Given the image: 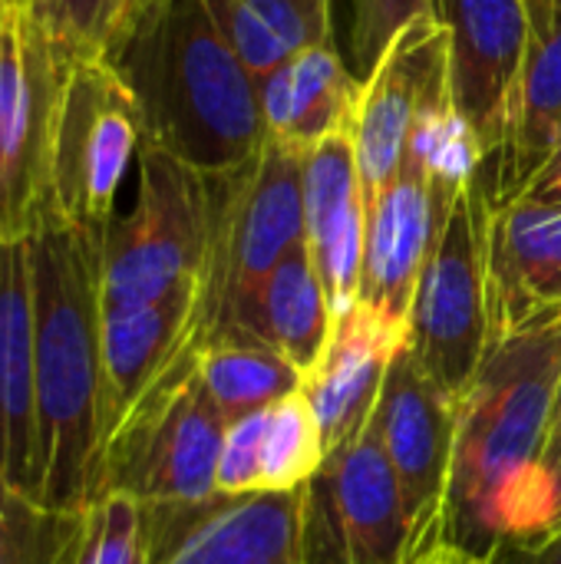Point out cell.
<instances>
[{"label": "cell", "instance_id": "obj_1", "mask_svg": "<svg viewBox=\"0 0 561 564\" xmlns=\"http://www.w3.org/2000/svg\"><path fill=\"white\" fill-rule=\"evenodd\" d=\"M561 383V314L496 337L456 400L446 542L493 558L552 532L546 453Z\"/></svg>", "mask_w": 561, "mask_h": 564}, {"label": "cell", "instance_id": "obj_2", "mask_svg": "<svg viewBox=\"0 0 561 564\" xmlns=\"http://www.w3.org/2000/svg\"><path fill=\"white\" fill-rule=\"evenodd\" d=\"M33 288L36 502L60 512L99 499L106 453L103 235L63 218L26 238Z\"/></svg>", "mask_w": 561, "mask_h": 564}, {"label": "cell", "instance_id": "obj_3", "mask_svg": "<svg viewBox=\"0 0 561 564\" xmlns=\"http://www.w3.org/2000/svg\"><path fill=\"white\" fill-rule=\"evenodd\" d=\"M99 56L122 76L152 142L202 175L251 162L265 139L258 83L205 0H162Z\"/></svg>", "mask_w": 561, "mask_h": 564}, {"label": "cell", "instance_id": "obj_4", "mask_svg": "<svg viewBox=\"0 0 561 564\" xmlns=\"http://www.w3.org/2000/svg\"><path fill=\"white\" fill-rule=\"evenodd\" d=\"M205 185L208 248L195 337L248 330L261 284L304 241V152L268 135L251 162L205 175Z\"/></svg>", "mask_w": 561, "mask_h": 564}, {"label": "cell", "instance_id": "obj_5", "mask_svg": "<svg viewBox=\"0 0 561 564\" xmlns=\"http://www.w3.org/2000/svg\"><path fill=\"white\" fill-rule=\"evenodd\" d=\"M493 195L476 169L446 202L410 307V354L456 403L493 344L489 327Z\"/></svg>", "mask_w": 561, "mask_h": 564}, {"label": "cell", "instance_id": "obj_6", "mask_svg": "<svg viewBox=\"0 0 561 564\" xmlns=\"http://www.w3.org/2000/svg\"><path fill=\"white\" fill-rule=\"evenodd\" d=\"M225 430V416L198 383L192 344L106 443L99 496L122 492L142 509L215 499Z\"/></svg>", "mask_w": 561, "mask_h": 564}, {"label": "cell", "instance_id": "obj_7", "mask_svg": "<svg viewBox=\"0 0 561 564\" xmlns=\"http://www.w3.org/2000/svg\"><path fill=\"white\" fill-rule=\"evenodd\" d=\"M36 7L0 3V241H26L53 212V126L73 63Z\"/></svg>", "mask_w": 561, "mask_h": 564}, {"label": "cell", "instance_id": "obj_8", "mask_svg": "<svg viewBox=\"0 0 561 564\" xmlns=\"http://www.w3.org/2000/svg\"><path fill=\"white\" fill-rule=\"evenodd\" d=\"M208 248L205 175L142 142L139 192L103 235V307L155 301L198 281Z\"/></svg>", "mask_w": 561, "mask_h": 564}, {"label": "cell", "instance_id": "obj_9", "mask_svg": "<svg viewBox=\"0 0 561 564\" xmlns=\"http://www.w3.org/2000/svg\"><path fill=\"white\" fill-rule=\"evenodd\" d=\"M142 149V116L122 76L99 56H73L53 126V212L106 235L116 195Z\"/></svg>", "mask_w": 561, "mask_h": 564}, {"label": "cell", "instance_id": "obj_10", "mask_svg": "<svg viewBox=\"0 0 561 564\" xmlns=\"http://www.w3.org/2000/svg\"><path fill=\"white\" fill-rule=\"evenodd\" d=\"M374 430L384 443L407 512V564L446 545V499L453 473L456 403L403 347L384 380Z\"/></svg>", "mask_w": 561, "mask_h": 564}, {"label": "cell", "instance_id": "obj_11", "mask_svg": "<svg viewBox=\"0 0 561 564\" xmlns=\"http://www.w3.org/2000/svg\"><path fill=\"white\" fill-rule=\"evenodd\" d=\"M304 492L308 486L142 509L149 564H304Z\"/></svg>", "mask_w": 561, "mask_h": 564}, {"label": "cell", "instance_id": "obj_12", "mask_svg": "<svg viewBox=\"0 0 561 564\" xmlns=\"http://www.w3.org/2000/svg\"><path fill=\"white\" fill-rule=\"evenodd\" d=\"M446 33L433 17L413 20L360 83L354 109V145L370 205L400 172L423 106L446 86Z\"/></svg>", "mask_w": 561, "mask_h": 564}, {"label": "cell", "instance_id": "obj_13", "mask_svg": "<svg viewBox=\"0 0 561 564\" xmlns=\"http://www.w3.org/2000/svg\"><path fill=\"white\" fill-rule=\"evenodd\" d=\"M446 33L450 99L483 159H496L506 102L526 46V0H430Z\"/></svg>", "mask_w": 561, "mask_h": 564}, {"label": "cell", "instance_id": "obj_14", "mask_svg": "<svg viewBox=\"0 0 561 564\" xmlns=\"http://www.w3.org/2000/svg\"><path fill=\"white\" fill-rule=\"evenodd\" d=\"M460 185L433 182L423 159L407 152V162L390 185L367 205L360 304L374 307L390 324L407 327L413 294L430 258L440 215Z\"/></svg>", "mask_w": 561, "mask_h": 564}, {"label": "cell", "instance_id": "obj_15", "mask_svg": "<svg viewBox=\"0 0 561 564\" xmlns=\"http://www.w3.org/2000/svg\"><path fill=\"white\" fill-rule=\"evenodd\" d=\"M364 238L367 205L350 119L304 149V241L334 317L360 297Z\"/></svg>", "mask_w": 561, "mask_h": 564}, {"label": "cell", "instance_id": "obj_16", "mask_svg": "<svg viewBox=\"0 0 561 564\" xmlns=\"http://www.w3.org/2000/svg\"><path fill=\"white\" fill-rule=\"evenodd\" d=\"M407 340V327L390 324L360 301L334 317L331 344L314 373L301 383L324 433L327 456L350 446L370 426L387 370Z\"/></svg>", "mask_w": 561, "mask_h": 564}, {"label": "cell", "instance_id": "obj_17", "mask_svg": "<svg viewBox=\"0 0 561 564\" xmlns=\"http://www.w3.org/2000/svg\"><path fill=\"white\" fill-rule=\"evenodd\" d=\"M561 135V0H526V46L506 102L493 205L519 198Z\"/></svg>", "mask_w": 561, "mask_h": 564}, {"label": "cell", "instance_id": "obj_18", "mask_svg": "<svg viewBox=\"0 0 561 564\" xmlns=\"http://www.w3.org/2000/svg\"><path fill=\"white\" fill-rule=\"evenodd\" d=\"M198 330V281L155 301L103 307L106 443L139 400L179 364ZM106 456V453H103Z\"/></svg>", "mask_w": 561, "mask_h": 564}, {"label": "cell", "instance_id": "obj_19", "mask_svg": "<svg viewBox=\"0 0 561 564\" xmlns=\"http://www.w3.org/2000/svg\"><path fill=\"white\" fill-rule=\"evenodd\" d=\"M561 314V205H493L489 327L493 340Z\"/></svg>", "mask_w": 561, "mask_h": 564}, {"label": "cell", "instance_id": "obj_20", "mask_svg": "<svg viewBox=\"0 0 561 564\" xmlns=\"http://www.w3.org/2000/svg\"><path fill=\"white\" fill-rule=\"evenodd\" d=\"M347 564H407V512L374 423L321 466Z\"/></svg>", "mask_w": 561, "mask_h": 564}, {"label": "cell", "instance_id": "obj_21", "mask_svg": "<svg viewBox=\"0 0 561 564\" xmlns=\"http://www.w3.org/2000/svg\"><path fill=\"white\" fill-rule=\"evenodd\" d=\"M0 482L36 499L33 288L26 241H0Z\"/></svg>", "mask_w": 561, "mask_h": 564}, {"label": "cell", "instance_id": "obj_22", "mask_svg": "<svg viewBox=\"0 0 561 564\" xmlns=\"http://www.w3.org/2000/svg\"><path fill=\"white\" fill-rule=\"evenodd\" d=\"M357 96L360 79L347 73L331 43L304 50L258 86L268 135L301 152L347 126L354 119Z\"/></svg>", "mask_w": 561, "mask_h": 564}, {"label": "cell", "instance_id": "obj_23", "mask_svg": "<svg viewBox=\"0 0 561 564\" xmlns=\"http://www.w3.org/2000/svg\"><path fill=\"white\" fill-rule=\"evenodd\" d=\"M248 330L268 340L301 373V383L314 373L334 334V311L308 241L291 248L261 284Z\"/></svg>", "mask_w": 561, "mask_h": 564}, {"label": "cell", "instance_id": "obj_24", "mask_svg": "<svg viewBox=\"0 0 561 564\" xmlns=\"http://www.w3.org/2000/svg\"><path fill=\"white\" fill-rule=\"evenodd\" d=\"M195 373L225 423L271 410L301 390V373L268 340L241 327L195 337Z\"/></svg>", "mask_w": 561, "mask_h": 564}, {"label": "cell", "instance_id": "obj_25", "mask_svg": "<svg viewBox=\"0 0 561 564\" xmlns=\"http://www.w3.org/2000/svg\"><path fill=\"white\" fill-rule=\"evenodd\" d=\"M205 3L258 86L304 50L331 43V0H205Z\"/></svg>", "mask_w": 561, "mask_h": 564}, {"label": "cell", "instance_id": "obj_26", "mask_svg": "<svg viewBox=\"0 0 561 564\" xmlns=\"http://www.w3.org/2000/svg\"><path fill=\"white\" fill-rule=\"evenodd\" d=\"M86 509L60 512L0 482V564H73Z\"/></svg>", "mask_w": 561, "mask_h": 564}, {"label": "cell", "instance_id": "obj_27", "mask_svg": "<svg viewBox=\"0 0 561 564\" xmlns=\"http://www.w3.org/2000/svg\"><path fill=\"white\" fill-rule=\"evenodd\" d=\"M327 463L324 433L308 397L298 390L271 406L268 433L261 446L258 492H291L308 486Z\"/></svg>", "mask_w": 561, "mask_h": 564}, {"label": "cell", "instance_id": "obj_28", "mask_svg": "<svg viewBox=\"0 0 561 564\" xmlns=\"http://www.w3.org/2000/svg\"><path fill=\"white\" fill-rule=\"evenodd\" d=\"M73 564H149L142 506L122 492H106L86 509L83 542Z\"/></svg>", "mask_w": 561, "mask_h": 564}, {"label": "cell", "instance_id": "obj_29", "mask_svg": "<svg viewBox=\"0 0 561 564\" xmlns=\"http://www.w3.org/2000/svg\"><path fill=\"white\" fill-rule=\"evenodd\" d=\"M430 13V0H354V76L364 83L390 43L420 17Z\"/></svg>", "mask_w": 561, "mask_h": 564}, {"label": "cell", "instance_id": "obj_30", "mask_svg": "<svg viewBox=\"0 0 561 564\" xmlns=\"http://www.w3.org/2000/svg\"><path fill=\"white\" fill-rule=\"evenodd\" d=\"M271 410L248 413L225 430L222 456H218V476L215 489L218 496H251L258 492V473H261V446L268 433Z\"/></svg>", "mask_w": 561, "mask_h": 564}, {"label": "cell", "instance_id": "obj_31", "mask_svg": "<svg viewBox=\"0 0 561 564\" xmlns=\"http://www.w3.org/2000/svg\"><path fill=\"white\" fill-rule=\"evenodd\" d=\"M103 13L106 0H46L40 10L53 36L73 53H99Z\"/></svg>", "mask_w": 561, "mask_h": 564}, {"label": "cell", "instance_id": "obj_32", "mask_svg": "<svg viewBox=\"0 0 561 564\" xmlns=\"http://www.w3.org/2000/svg\"><path fill=\"white\" fill-rule=\"evenodd\" d=\"M162 0H106V13H103V26H99V50L116 43L122 33H129Z\"/></svg>", "mask_w": 561, "mask_h": 564}, {"label": "cell", "instance_id": "obj_33", "mask_svg": "<svg viewBox=\"0 0 561 564\" xmlns=\"http://www.w3.org/2000/svg\"><path fill=\"white\" fill-rule=\"evenodd\" d=\"M519 198L532 202V205H561V135L559 142H555V149L549 152L542 169L529 178V185H526V192Z\"/></svg>", "mask_w": 561, "mask_h": 564}, {"label": "cell", "instance_id": "obj_34", "mask_svg": "<svg viewBox=\"0 0 561 564\" xmlns=\"http://www.w3.org/2000/svg\"><path fill=\"white\" fill-rule=\"evenodd\" d=\"M503 552L516 555L522 564H561V532H552L532 545H509Z\"/></svg>", "mask_w": 561, "mask_h": 564}, {"label": "cell", "instance_id": "obj_35", "mask_svg": "<svg viewBox=\"0 0 561 564\" xmlns=\"http://www.w3.org/2000/svg\"><path fill=\"white\" fill-rule=\"evenodd\" d=\"M546 476H549V489H552V512H555V522H552V532L561 529V436L552 440L549 453H546ZM549 532V535H552Z\"/></svg>", "mask_w": 561, "mask_h": 564}, {"label": "cell", "instance_id": "obj_36", "mask_svg": "<svg viewBox=\"0 0 561 564\" xmlns=\"http://www.w3.org/2000/svg\"><path fill=\"white\" fill-rule=\"evenodd\" d=\"M417 564H496V562H493V558H483V555H473V552H466V549H460V545L446 542V545L433 549L427 558H420Z\"/></svg>", "mask_w": 561, "mask_h": 564}, {"label": "cell", "instance_id": "obj_37", "mask_svg": "<svg viewBox=\"0 0 561 564\" xmlns=\"http://www.w3.org/2000/svg\"><path fill=\"white\" fill-rule=\"evenodd\" d=\"M561 436V383H559V397H555V420H552V440ZM552 446V443H549Z\"/></svg>", "mask_w": 561, "mask_h": 564}, {"label": "cell", "instance_id": "obj_38", "mask_svg": "<svg viewBox=\"0 0 561 564\" xmlns=\"http://www.w3.org/2000/svg\"><path fill=\"white\" fill-rule=\"evenodd\" d=\"M23 3H30V7H36V10H43V3H46V0H23Z\"/></svg>", "mask_w": 561, "mask_h": 564}, {"label": "cell", "instance_id": "obj_39", "mask_svg": "<svg viewBox=\"0 0 561 564\" xmlns=\"http://www.w3.org/2000/svg\"><path fill=\"white\" fill-rule=\"evenodd\" d=\"M0 3H3V0H0Z\"/></svg>", "mask_w": 561, "mask_h": 564}, {"label": "cell", "instance_id": "obj_40", "mask_svg": "<svg viewBox=\"0 0 561 564\" xmlns=\"http://www.w3.org/2000/svg\"><path fill=\"white\" fill-rule=\"evenodd\" d=\"M559 532H561V529H559Z\"/></svg>", "mask_w": 561, "mask_h": 564}]
</instances>
